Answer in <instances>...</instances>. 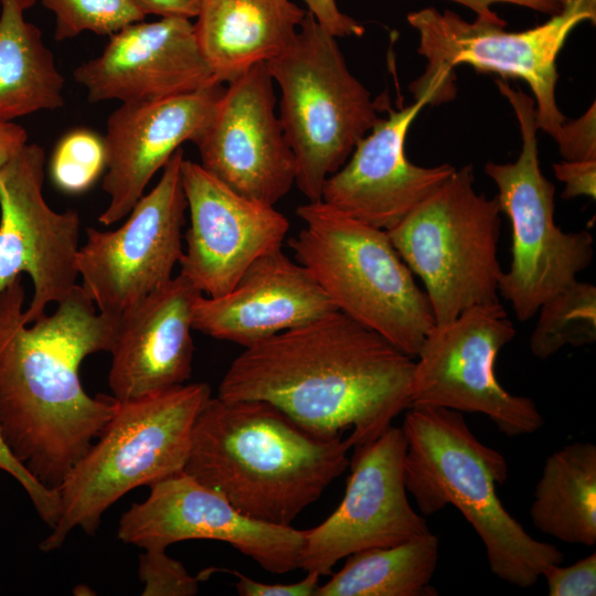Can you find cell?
<instances>
[{
    "label": "cell",
    "instance_id": "obj_16",
    "mask_svg": "<svg viewBox=\"0 0 596 596\" xmlns=\"http://www.w3.org/2000/svg\"><path fill=\"white\" fill-rule=\"evenodd\" d=\"M274 84L266 63L230 82L195 143L204 170L233 191L273 206L296 180V160L275 109Z\"/></svg>",
    "mask_w": 596,
    "mask_h": 596
},
{
    "label": "cell",
    "instance_id": "obj_13",
    "mask_svg": "<svg viewBox=\"0 0 596 596\" xmlns=\"http://www.w3.org/2000/svg\"><path fill=\"white\" fill-rule=\"evenodd\" d=\"M44 166V149L26 142L0 168V294L21 274L30 276L28 323L45 316L49 304L64 300L78 278L79 215L45 202Z\"/></svg>",
    "mask_w": 596,
    "mask_h": 596
},
{
    "label": "cell",
    "instance_id": "obj_14",
    "mask_svg": "<svg viewBox=\"0 0 596 596\" xmlns=\"http://www.w3.org/2000/svg\"><path fill=\"white\" fill-rule=\"evenodd\" d=\"M405 450L402 428L393 425L353 448L343 499L324 521L305 530L299 568L330 575L340 560L355 552L395 545L429 531L407 498Z\"/></svg>",
    "mask_w": 596,
    "mask_h": 596
},
{
    "label": "cell",
    "instance_id": "obj_28",
    "mask_svg": "<svg viewBox=\"0 0 596 596\" xmlns=\"http://www.w3.org/2000/svg\"><path fill=\"white\" fill-rule=\"evenodd\" d=\"M55 17L54 39L64 41L82 32L113 35L142 21L145 14L131 0H41Z\"/></svg>",
    "mask_w": 596,
    "mask_h": 596
},
{
    "label": "cell",
    "instance_id": "obj_25",
    "mask_svg": "<svg viewBox=\"0 0 596 596\" xmlns=\"http://www.w3.org/2000/svg\"><path fill=\"white\" fill-rule=\"evenodd\" d=\"M530 515L534 526L547 535L571 544L595 545V444L575 441L545 459Z\"/></svg>",
    "mask_w": 596,
    "mask_h": 596
},
{
    "label": "cell",
    "instance_id": "obj_22",
    "mask_svg": "<svg viewBox=\"0 0 596 596\" xmlns=\"http://www.w3.org/2000/svg\"><path fill=\"white\" fill-rule=\"evenodd\" d=\"M202 295L178 274L118 320L108 385L117 401L184 384L192 373V311Z\"/></svg>",
    "mask_w": 596,
    "mask_h": 596
},
{
    "label": "cell",
    "instance_id": "obj_39",
    "mask_svg": "<svg viewBox=\"0 0 596 596\" xmlns=\"http://www.w3.org/2000/svg\"><path fill=\"white\" fill-rule=\"evenodd\" d=\"M28 142L26 130L13 121H0V168Z\"/></svg>",
    "mask_w": 596,
    "mask_h": 596
},
{
    "label": "cell",
    "instance_id": "obj_18",
    "mask_svg": "<svg viewBox=\"0 0 596 596\" xmlns=\"http://www.w3.org/2000/svg\"><path fill=\"white\" fill-rule=\"evenodd\" d=\"M73 77L89 103L155 100L221 84L202 55L194 24L175 17L125 26Z\"/></svg>",
    "mask_w": 596,
    "mask_h": 596
},
{
    "label": "cell",
    "instance_id": "obj_7",
    "mask_svg": "<svg viewBox=\"0 0 596 596\" xmlns=\"http://www.w3.org/2000/svg\"><path fill=\"white\" fill-rule=\"evenodd\" d=\"M333 35L307 11L285 51L266 63L280 89L279 120L296 160L295 184L321 200L326 180L379 120Z\"/></svg>",
    "mask_w": 596,
    "mask_h": 596
},
{
    "label": "cell",
    "instance_id": "obj_6",
    "mask_svg": "<svg viewBox=\"0 0 596 596\" xmlns=\"http://www.w3.org/2000/svg\"><path fill=\"white\" fill-rule=\"evenodd\" d=\"M304 227L288 241L336 309L415 358L435 324L430 302L386 231L322 200L296 210Z\"/></svg>",
    "mask_w": 596,
    "mask_h": 596
},
{
    "label": "cell",
    "instance_id": "obj_5",
    "mask_svg": "<svg viewBox=\"0 0 596 596\" xmlns=\"http://www.w3.org/2000/svg\"><path fill=\"white\" fill-rule=\"evenodd\" d=\"M210 397L206 383H184L117 401L97 440L56 489L60 518L40 549H60L75 528L94 535L106 510L127 492L183 471L195 421Z\"/></svg>",
    "mask_w": 596,
    "mask_h": 596
},
{
    "label": "cell",
    "instance_id": "obj_29",
    "mask_svg": "<svg viewBox=\"0 0 596 596\" xmlns=\"http://www.w3.org/2000/svg\"><path fill=\"white\" fill-rule=\"evenodd\" d=\"M106 169L103 137L87 128L65 134L50 159V177L54 185L68 194L87 191Z\"/></svg>",
    "mask_w": 596,
    "mask_h": 596
},
{
    "label": "cell",
    "instance_id": "obj_34",
    "mask_svg": "<svg viewBox=\"0 0 596 596\" xmlns=\"http://www.w3.org/2000/svg\"><path fill=\"white\" fill-rule=\"evenodd\" d=\"M237 578L235 587L241 596H315L320 575L307 572V575L295 583L268 584L255 581L238 571L222 570Z\"/></svg>",
    "mask_w": 596,
    "mask_h": 596
},
{
    "label": "cell",
    "instance_id": "obj_11",
    "mask_svg": "<svg viewBox=\"0 0 596 596\" xmlns=\"http://www.w3.org/2000/svg\"><path fill=\"white\" fill-rule=\"evenodd\" d=\"M515 333L500 302L435 323L414 358L411 405L480 413L509 437L540 429L544 418L536 404L509 393L496 375L498 354Z\"/></svg>",
    "mask_w": 596,
    "mask_h": 596
},
{
    "label": "cell",
    "instance_id": "obj_9",
    "mask_svg": "<svg viewBox=\"0 0 596 596\" xmlns=\"http://www.w3.org/2000/svg\"><path fill=\"white\" fill-rule=\"evenodd\" d=\"M496 84L513 108L522 140L515 161L485 164L512 230L511 262L501 274L499 296L519 321H528L592 264L594 237L587 231L564 232L556 225L555 188L540 167L534 99L501 79Z\"/></svg>",
    "mask_w": 596,
    "mask_h": 596
},
{
    "label": "cell",
    "instance_id": "obj_4",
    "mask_svg": "<svg viewBox=\"0 0 596 596\" xmlns=\"http://www.w3.org/2000/svg\"><path fill=\"white\" fill-rule=\"evenodd\" d=\"M401 428L405 487L422 515L457 508L482 541L491 572L521 588L563 562L555 545L531 536L504 509L497 487L508 478L505 458L472 434L460 412L411 405Z\"/></svg>",
    "mask_w": 596,
    "mask_h": 596
},
{
    "label": "cell",
    "instance_id": "obj_38",
    "mask_svg": "<svg viewBox=\"0 0 596 596\" xmlns=\"http://www.w3.org/2000/svg\"><path fill=\"white\" fill-rule=\"evenodd\" d=\"M145 14H156L161 18L175 17L196 18L203 0H131Z\"/></svg>",
    "mask_w": 596,
    "mask_h": 596
},
{
    "label": "cell",
    "instance_id": "obj_36",
    "mask_svg": "<svg viewBox=\"0 0 596 596\" xmlns=\"http://www.w3.org/2000/svg\"><path fill=\"white\" fill-rule=\"evenodd\" d=\"M317 22L334 38L361 36L364 26L347 15L336 0H304Z\"/></svg>",
    "mask_w": 596,
    "mask_h": 596
},
{
    "label": "cell",
    "instance_id": "obj_10",
    "mask_svg": "<svg viewBox=\"0 0 596 596\" xmlns=\"http://www.w3.org/2000/svg\"><path fill=\"white\" fill-rule=\"evenodd\" d=\"M407 21L418 31V53L427 60L423 76L412 85L415 98L428 94L432 104L450 99L454 68L459 64L520 78L533 93L538 128L557 138L566 120L555 98L556 60L570 33L584 21L595 23L596 14L565 6L543 24L520 32H508L504 25L478 18L468 22L436 8L411 12Z\"/></svg>",
    "mask_w": 596,
    "mask_h": 596
},
{
    "label": "cell",
    "instance_id": "obj_12",
    "mask_svg": "<svg viewBox=\"0 0 596 596\" xmlns=\"http://www.w3.org/2000/svg\"><path fill=\"white\" fill-rule=\"evenodd\" d=\"M182 148L162 168L155 188L137 201L114 231L86 230L76 257L79 284L100 313L120 318L164 286L183 254L187 199Z\"/></svg>",
    "mask_w": 596,
    "mask_h": 596
},
{
    "label": "cell",
    "instance_id": "obj_21",
    "mask_svg": "<svg viewBox=\"0 0 596 596\" xmlns=\"http://www.w3.org/2000/svg\"><path fill=\"white\" fill-rule=\"evenodd\" d=\"M336 310L307 268L278 248L257 258L226 294L200 295L192 328L247 348Z\"/></svg>",
    "mask_w": 596,
    "mask_h": 596
},
{
    "label": "cell",
    "instance_id": "obj_2",
    "mask_svg": "<svg viewBox=\"0 0 596 596\" xmlns=\"http://www.w3.org/2000/svg\"><path fill=\"white\" fill-rule=\"evenodd\" d=\"M414 358L336 310L244 348L217 397L268 402L307 430L351 448L379 437L411 402Z\"/></svg>",
    "mask_w": 596,
    "mask_h": 596
},
{
    "label": "cell",
    "instance_id": "obj_32",
    "mask_svg": "<svg viewBox=\"0 0 596 596\" xmlns=\"http://www.w3.org/2000/svg\"><path fill=\"white\" fill-rule=\"evenodd\" d=\"M551 564L544 576L550 596H595L596 595V553L568 566Z\"/></svg>",
    "mask_w": 596,
    "mask_h": 596
},
{
    "label": "cell",
    "instance_id": "obj_20",
    "mask_svg": "<svg viewBox=\"0 0 596 596\" xmlns=\"http://www.w3.org/2000/svg\"><path fill=\"white\" fill-rule=\"evenodd\" d=\"M224 87L146 102L121 103L107 119L103 137L109 203L98 216L111 225L129 214L152 177L185 141L196 143L216 111Z\"/></svg>",
    "mask_w": 596,
    "mask_h": 596
},
{
    "label": "cell",
    "instance_id": "obj_3",
    "mask_svg": "<svg viewBox=\"0 0 596 596\" xmlns=\"http://www.w3.org/2000/svg\"><path fill=\"white\" fill-rule=\"evenodd\" d=\"M351 445L316 435L259 400L210 397L184 471L255 520L291 525L349 467Z\"/></svg>",
    "mask_w": 596,
    "mask_h": 596
},
{
    "label": "cell",
    "instance_id": "obj_15",
    "mask_svg": "<svg viewBox=\"0 0 596 596\" xmlns=\"http://www.w3.org/2000/svg\"><path fill=\"white\" fill-rule=\"evenodd\" d=\"M305 530L249 518L184 470L150 486L142 502L119 520L117 535L143 550H167L187 540L230 544L273 574L299 568Z\"/></svg>",
    "mask_w": 596,
    "mask_h": 596
},
{
    "label": "cell",
    "instance_id": "obj_37",
    "mask_svg": "<svg viewBox=\"0 0 596 596\" xmlns=\"http://www.w3.org/2000/svg\"><path fill=\"white\" fill-rule=\"evenodd\" d=\"M471 9L478 19L505 26V21L490 9L493 3H511L525 7L541 13L554 15L562 11L561 0H450Z\"/></svg>",
    "mask_w": 596,
    "mask_h": 596
},
{
    "label": "cell",
    "instance_id": "obj_17",
    "mask_svg": "<svg viewBox=\"0 0 596 596\" xmlns=\"http://www.w3.org/2000/svg\"><path fill=\"white\" fill-rule=\"evenodd\" d=\"M190 215L180 273L207 297L226 294L260 256L281 248L288 219L273 205L248 199L200 163H181Z\"/></svg>",
    "mask_w": 596,
    "mask_h": 596
},
{
    "label": "cell",
    "instance_id": "obj_8",
    "mask_svg": "<svg viewBox=\"0 0 596 596\" xmlns=\"http://www.w3.org/2000/svg\"><path fill=\"white\" fill-rule=\"evenodd\" d=\"M500 213L497 198L477 193L472 166L466 164L386 231L423 281L435 323L500 302Z\"/></svg>",
    "mask_w": 596,
    "mask_h": 596
},
{
    "label": "cell",
    "instance_id": "obj_40",
    "mask_svg": "<svg viewBox=\"0 0 596 596\" xmlns=\"http://www.w3.org/2000/svg\"><path fill=\"white\" fill-rule=\"evenodd\" d=\"M562 6H578L596 14V0H561Z\"/></svg>",
    "mask_w": 596,
    "mask_h": 596
},
{
    "label": "cell",
    "instance_id": "obj_30",
    "mask_svg": "<svg viewBox=\"0 0 596 596\" xmlns=\"http://www.w3.org/2000/svg\"><path fill=\"white\" fill-rule=\"evenodd\" d=\"M138 576L142 596H194L200 577L190 575L184 565L166 550H145L139 556Z\"/></svg>",
    "mask_w": 596,
    "mask_h": 596
},
{
    "label": "cell",
    "instance_id": "obj_35",
    "mask_svg": "<svg viewBox=\"0 0 596 596\" xmlns=\"http://www.w3.org/2000/svg\"><path fill=\"white\" fill-rule=\"evenodd\" d=\"M554 174L565 188L563 199L581 195L596 198V160L568 161L553 164Z\"/></svg>",
    "mask_w": 596,
    "mask_h": 596
},
{
    "label": "cell",
    "instance_id": "obj_33",
    "mask_svg": "<svg viewBox=\"0 0 596 596\" xmlns=\"http://www.w3.org/2000/svg\"><path fill=\"white\" fill-rule=\"evenodd\" d=\"M595 103L578 119L565 121L555 139L568 161L596 160Z\"/></svg>",
    "mask_w": 596,
    "mask_h": 596
},
{
    "label": "cell",
    "instance_id": "obj_27",
    "mask_svg": "<svg viewBox=\"0 0 596 596\" xmlns=\"http://www.w3.org/2000/svg\"><path fill=\"white\" fill-rule=\"evenodd\" d=\"M529 347L541 360L566 345L583 347L596 340V287L576 279L538 310Z\"/></svg>",
    "mask_w": 596,
    "mask_h": 596
},
{
    "label": "cell",
    "instance_id": "obj_26",
    "mask_svg": "<svg viewBox=\"0 0 596 596\" xmlns=\"http://www.w3.org/2000/svg\"><path fill=\"white\" fill-rule=\"evenodd\" d=\"M439 541L429 531L395 545L347 556L344 566L315 596H433Z\"/></svg>",
    "mask_w": 596,
    "mask_h": 596
},
{
    "label": "cell",
    "instance_id": "obj_19",
    "mask_svg": "<svg viewBox=\"0 0 596 596\" xmlns=\"http://www.w3.org/2000/svg\"><path fill=\"white\" fill-rule=\"evenodd\" d=\"M427 104L432 96L425 94L379 118L345 163L326 180L321 200L354 220L389 231L445 182L454 166H417L405 152L409 127Z\"/></svg>",
    "mask_w": 596,
    "mask_h": 596
},
{
    "label": "cell",
    "instance_id": "obj_1",
    "mask_svg": "<svg viewBox=\"0 0 596 596\" xmlns=\"http://www.w3.org/2000/svg\"><path fill=\"white\" fill-rule=\"evenodd\" d=\"M17 277L0 294V432L11 454L56 490L113 416L117 400L88 395L79 365L110 351L119 318L96 312L81 285L28 323Z\"/></svg>",
    "mask_w": 596,
    "mask_h": 596
},
{
    "label": "cell",
    "instance_id": "obj_24",
    "mask_svg": "<svg viewBox=\"0 0 596 596\" xmlns=\"http://www.w3.org/2000/svg\"><path fill=\"white\" fill-rule=\"evenodd\" d=\"M35 0H1L0 121L64 105V77L42 33L24 19Z\"/></svg>",
    "mask_w": 596,
    "mask_h": 596
},
{
    "label": "cell",
    "instance_id": "obj_31",
    "mask_svg": "<svg viewBox=\"0 0 596 596\" xmlns=\"http://www.w3.org/2000/svg\"><path fill=\"white\" fill-rule=\"evenodd\" d=\"M0 470L12 476L25 490L42 521L53 529L60 518L61 504L57 490L42 485L11 454L0 432Z\"/></svg>",
    "mask_w": 596,
    "mask_h": 596
},
{
    "label": "cell",
    "instance_id": "obj_23",
    "mask_svg": "<svg viewBox=\"0 0 596 596\" xmlns=\"http://www.w3.org/2000/svg\"><path fill=\"white\" fill-rule=\"evenodd\" d=\"M306 13L290 0H203L194 30L216 81L228 84L285 51Z\"/></svg>",
    "mask_w": 596,
    "mask_h": 596
}]
</instances>
